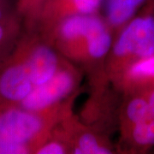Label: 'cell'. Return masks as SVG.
<instances>
[{
    "instance_id": "obj_1",
    "label": "cell",
    "mask_w": 154,
    "mask_h": 154,
    "mask_svg": "<svg viewBox=\"0 0 154 154\" xmlns=\"http://www.w3.org/2000/svg\"><path fill=\"white\" fill-rule=\"evenodd\" d=\"M114 35L102 14L78 15L61 22L45 39L83 72L90 90L110 84L106 61Z\"/></svg>"
},
{
    "instance_id": "obj_2",
    "label": "cell",
    "mask_w": 154,
    "mask_h": 154,
    "mask_svg": "<svg viewBox=\"0 0 154 154\" xmlns=\"http://www.w3.org/2000/svg\"><path fill=\"white\" fill-rule=\"evenodd\" d=\"M79 94L41 110H26L20 105L0 106V154L35 153L56 125L73 112Z\"/></svg>"
},
{
    "instance_id": "obj_3",
    "label": "cell",
    "mask_w": 154,
    "mask_h": 154,
    "mask_svg": "<svg viewBox=\"0 0 154 154\" xmlns=\"http://www.w3.org/2000/svg\"><path fill=\"white\" fill-rule=\"evenodd\" d=\"M154 55V1L144 6L114 35L106 61V74L116 86L138 61Z\"/></svg>"
},
{
    "instance_id": "obj_4",
    "label": "cell",
    "mask_w": 154,
    "mask_h": 154,
    "mask_svg": "<svg viewBox=\"0 0 154 154\" xmlns=\"http://www.w3.org/2000/svg\"><path fill=\"white\" fill-rule=\"evenodd\" d=\"M83 72L64 59L60 69L46 82L35 87L18 105L29 110H41L58 105L81 92Z\"/></svg>"
},
{
    "instance_id": "obj_5",
    "label": "cell",
    "mask_w": 154,
    "mask_h": 154,
    "mask_svg": "<svg viewBox=\"0 0 154 154\" xmlns=\"http://www.w3.org/2000/svg\"><path fill=\"white\" fill-rule=\"evenodd\" d=\"M90 94L78 115L81 121L111 137L118 132V114L122 94L111 84L89 90Z\"/></svg>"
},
{
    "instance_id": "obj_6",
    "label": "cell",
    "mask_w": 154,
    "mask_h": 154,
    "mask_svg": "<svg viewBox=\"0 0 154 154\" xmlns=\"http://www.w3.org/2000/svg\"><path fill=\"white\" fill-rule=\"evenodd\" d=\"M33 88L30 67L18 40L11 55L0 65V106L18 105Z\"/></svg>"
},
{
    "instance_id": "obj_7",
    "label": "cell",
    "mask_w": 154,
    "mask_h": 154,
    "mask_svg": "<svg viewBox=\"0 0 154 154\" xmlns=\"http://www.w3.org/2000/svg\"><path fill=\"white\" fill-rule=\"evenodd\" d=\"M57 128L69 144L70 154L117 153L111 137L85 124L74 111L62 119Z\"/></svg>"
},
{
    "instance_id": "obj_8",
    "label": "cell",
    "mask_w": 154,
    "mask_h": 154,
    "mask_svg": "<svg viewBox=\"0 0 154 154\" xmlns=\"http://www.w3.org/2000/svg\"><path fill=\"white\" fill-rule=\"evenodd\" d=\"M103 4L104 0H45L35 29L46 38L69 17L101 14Z\"/></svg>"
},
{
    "instance_id": "obj_9",
    "label": "cell",
    "mask_w": 154,
    "mask_h": 154,
    "mask_svg": "<svg viewBox=\"0 0 154 154\" xmlns=\"http://www.w3.org/2000/svg\"><path fill=\"white\" fill-rule=\"evenodd\" d=\"M117 153L143 154L154 150V117L119 134Z\"/></svg>"
},
{
    "instance_id": "obj_10",
    "label": "cell",
    "mask_w": 154,
    "mask_h": 154,
    "mask_svg": "<svg viewBox=\"0 0 154 154\" xmlns=\"http://www.w3.org/2000/svg\"><path fill=\"white\" fill-rule=\"evenodd\" d=\"M113 87L122 94L138 93L154 87V55L132 64Z\"/></svg>"
},
{
    "instance_id": "obj_11",
    "label": "cell",
    "mask_w": 154,
    "mask_h": 154,
    "mask_svg": "<svg viewBox=\"0 0 154 154\" xmlns=\"http://www.w3.org/2000/svg\"><path fill=\"white\" fill-rule=\"evenodd\" d=\"M154 117L146 99L139 93L122 94L118 114V133Z\"/></svg>"
},
{
    "instance_id": "obj_12",
    "label": "cell",
    "mask_w": 154,
    "mask_h": 154,
    "mask_svg": "<svg viewBox=\"0 0 154 154\" xmlns=\"http://www.w3.org/2000/svg\"><path fill=\"white\" fill-rule=\"evenodd\" d=\"M154 0H104L102 16L116 33L144 6Z\"/></svg>"
},
{
    "instance_id": "obj_13",
    "label": "cell",
    "mask_w": 154,
    "mask_h": 154,
    "mask_svg": "<svg viewBox=\"0 0 154 154\" xmlns=\"http://www.w3.org/2000/svg\"><path fill=\"white\" fill-rule=\"evenodd\" d=\"M23 30L22 19L0 22V65L15 49Z\"/></svg>"
},
{
    "instance_id": "obj_14",
    "label": "cell",
    "mask_w": 154,
    "mask_h": 154,
    "mask_svg": "<svg viewBox=\"0 0 154 154\" xmlns=\"http://www.w3.org/2000/svg\"><path fill=\"white\" fill-rule=\"evenodd\" d=\"M45 0H15L17 11L22 17L24 29H35Z\"/></svg>"
},
{
    "instance_id": "obj_15",
    "label": "cell",
    "mask_w": 154,
    "mask_h": 154,
    "mask_svg": "<svg viewBox=\"0 0 154 154\" xmlns=\"http://www.w3.org/2000/svg\"><path fill=\"white\" fill-rule=\"evenodd\" d=\"M34 154H70V148L55 127L49 138L38 146Z\"/></svg>"
},
{
    "instance_id": "obj_16",
    "label": "cell",
    "mask_w": 154,
    "mask_h": 154,
    "mask_svg": "<svg viewBox=\"0 0 154 154\" xmlns=\"http://www.w3.org/2000/svg\"><path fill=\"white\" fill-rule=\"evenodd\" d=\"M22 19L17 11L15 0L0 1V22H7Z\"/></svg>"
},
{
    "instance_id": "obj_17",
    "label": "cell",
    "mask_w": 154,
    "mask_h": 154,
    "mask_svg": "<svg viewBox=\"0 0 154 154\" xmlns=\"http://www.w3.org/2000/svg\"><path fill=\"white\" fill-rule=\"evenodd\" d=\"M138 93L142 94L145 97V99H146L151 112L154 116V87L146 88V89H144L140 92H138Z\"/></svg>"
},
{
    "instance_id": "obj_18",
    "label": "cell",
    "mask_w": 154,
    "mask_h": 154,
    "mask_svg": "<svg viewBox=\"0 0 154 154\" xmlns=\"http://www.w3.org/2000/svg\"><path fill=\"white\" fill-rule=\"evenodd\" d=\"M0 1H3V0H0Z\"/></svg>"
}]
</instances>
